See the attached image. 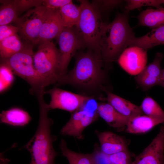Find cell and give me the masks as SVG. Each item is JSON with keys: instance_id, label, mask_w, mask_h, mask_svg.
Segmentation results:
<instances>
[{"instance_id": "1", "label": "cell", "mask_w": 164, "mask_h": 164, "mask_svg": "<svg viewBox=\"0 0 164 164\" xmlns=\"http://www.w3.org/2000/svg\"><path fill=\"white\" fill-rule=\"evenodd\" d=\"M75 55L73 68L62 77L58 83L69 84L91 93L98 91L104 92L106 89L104 86L106 70L104 69L105 67L101 53L87 49Z\"/></svg>"}, {"instance_id": "2", "label": "cell", "mask_w": 164, "mask_h": 164, "mask_svg": "<svg viewBox=\"0 0 164 164\" xmlns=\"http://www.w3.org/2000/svg\"><path fill=\"white\" fill-rule=\"evenodd\" d=\"M43 95L37 97L39 108V122L37 130L29 142L23 147L30 152V164H56L54 162L57 152L53 144L57 137L51 133L53 121L48 116L50 110L49 104L44 100Z\"/></svg>"}, {"instance_id": "3", "label": "cell", "mask_w": 164, "mask_h": 164, "mask_svg": "<svg viewBox=\"0 0 164 164\" xmlns=\"http://www.w3.org/2000/svg\"><path fill=\"white\" fill-rule=\"evenodd\" d=\"M128 12L118 13L111 23H106L100 39L99 50L105 69L118 59L135 37L130 26Z\"/></svg>"}, {"instance_id": "4", "label": "cell", "mask_w": 164, "mask_h": 164, "mask_svg": "<svg viewBox=\"0 0 164 164\" xmlns=\"http://www.w3.org/2000/svg\"><path fill=\"white\" fill-rule=\"evenodd\" d=\"M81 15L74 28L80 39L84 48L99 53L101 37L106 24L97 9L87 0H80Z\"/></svg>"}, {"instance_id": "5", "label": "cell", "mask_w": 164, "mask_h": 164, "mask_svg": "<svg viewBox=\"0 0 164 164\" xmlns=\"http://www.w3.org/2000/svg\"><path fill=\"white\" fill-rule=\"evenodd\" d=\"M34 54L30 46H25L18 53L2 59V64L8 66L13 74L26 81L31 86V92L35 94L44 90L47 85L34 68Z\"/></svg>"}, {"instance_id": "6", "label": "cell", "mask_w": 164, "mask_h": 164, "mask_svg": "<svg viewBox=\"0 0 164 164\" xmlns=\"http://www.w3.org/2000/svg\"><path fill=\"white\" fill-rule=\"evenodd\" d=\"M59 58V50L51 41L40 43L34 54V68L47 86L60 81Z\"/></svg>"}, {"instance_id": "7", "label": "cell", "mask_w": 164, "mask_h": 164, "mask_svg": "<svg viewBox=\"0 0 164 164\" xmlns=\"http://www.w3.org/2000/svg\"><path fill=\"white\" fill-rule=\"evenodd\" d=\"M95 99L92 97L81 108L73 112L68 121L60 131L62 135L79 139L83 138L84 130L95 121L99 116L97 112L98 103Z\"/></svg>"}, {"instance_id": "8", "label": "cell", "mask_w": 164, "mask_h": 164, "mask_svg": "<svg viewBox=\"0 0 164 164\" xmlns=\"http://www.w3.org/2000/svg\"><path fill=\"white\" fill-rule=\"evenodd\" d=\"M57 38L60 47L59 73L60 80L67 73L68 66L72 57L78 50L84 47L73 27H65Z\"/></svg>"}, {"instance_id": "9", "label": "cell", "mask_w": 164, "mask_h": 164, "mask_svg": "<svg viewBox=\"0 0 164 164\" xmlns=\"http://www.w3.org/2000/svg\"><path fill=\"white\" fill-rule=\"evenodd\" d=\"M48 10L41 6L29 9L15 20L19 32L23 37L34 44L38 43L39 34Z\"/></svg>"}, {"instance_id": "10", "label": "cell", "mask_w": 164, "mask_h": 164, "mask_svg": "<svg viewBox=\"0 0 164 164\" xmlns=\"http://www.w3.org/2000/svg\"><path fill=\"white\" fill-rule=\"evenodd\" d=\"M51 97L50 109H59L73 112L81 108L93 96L78 94L54 87L46 92Z\"/></svg>"}, {"instance_id": "11", "label": "cell", "mask_w": 164, "mask_h": 164, "mask_svg": "<svg viewBox=\"0 0 164 164\" xmlns=\"http://www.w3.org/2000/svg\"><path fill=\"white\" fill-rule=\"evenodd\" d=\"M147 50L136 46L126 48L118 59L119 64L127 73L137 75L145 67Z\"/></svg>"}, {"instance_id": "12", "label": "cell", "mask_w": 164, "mask_h": 164, "mask_svg": "<svg viewBox=\"0 0 164 164\" xmlns=\"http://www.w3.org/2000/svg\"><path fill=\"white\" fill-rule=\"evenodd\" d=\"M132 164H164V126Z\"/></svg>"}, {"instance_id": "13", "label": "cell", "mask_w": 164, "mask_h": 164, "mask_svg": "<svg viewBox=\"0 0 164 164\" xmlns=\"http://www.w3.org/2000/svg\"><path fill=\"white\" fill-rule=\"evenodd\" d=\"M65 28L60 9H48L39 34L38 43L51 41L57 38Z\"/></svg>"}, {"instance_id": "14", "label": "cell", "mask_w": 164, "mask_h": 164, "mask_svg": "<svg viewBox=\"0 0 164 164\" xmlns=\"http://www.w3.org/2000/svg\"><path fill=\"white\" fill-rule=\"evenodd\" d=\"M163 58L162 53H156L153 62L146 66L135 77L136 82L143 90H148L158 85L162 70L161 64Z\"/></svg>"}, {"instance_id": "15", "label": "cell", "mask_w": 164, "mask_h": 164, "mask_svg": "<svg viewBox=\"0 0 164 164\" xmlns=\"http://www.w3.org/2000/svg\"><path fill=\"white\" fill-rule=\"evenodd\" d=\"M101 151L108 155H111L127 149L126 143L121 136L110 131L96 130Z\"/></svg>"}, {"instance_id": "16", "label": "cell", "mask_w": 164, "mask_h": 164, "mask_svg": "<svg viewBox=\"0 0 164 164\" xmlns=\"http://www.w3.org/2000/svg\"><path fill=\"white\" fill-rule=\"evenodd\" d=\"M106 97L104 99L118 112L130 119L144 114L140 106L118 96L107 89L104 90Z\"/></svg>"}, {"instance_id": "17", "label": "cell", "mask_w": 164, "mask_h": 164, "mask_svg": "<svg viewBox=\"0 0 164 164\" xmlns=\"http://www.w3.org/2000/svg\"><path fill=\"white\" fill-rule=\"evenodd\" d=\"M162 123H164V117L139 115L129 119L125 127L126 132L131 134L144 133L157 125Z\"/></svg>"}, {"instance_id": "18", "label": "cell", "mask_w": 164, "mask_h": 164, "mask_svg": "<svg viewBox=\"0 0 164 164\" xmlns=\"http://www.w3.org/2000/svg\"><path fill=\"white\" fill-rule=\"evenodd\" d=\"M97 112L110 127L117 129L125 127L129 119L121 114L108 103H98Z\"/></svg>"}, {"instance_id": "19", "label": "cell", "mask_w": 164, "mask_h": 164, "mask_svg": "<svg viewBox=\"0 0 164 164\" xmlns=\"http://www.w3.org/2000/svg\"><path fill=\"white\" fill-rule=\"evenodd\" d=\"M164 44V25L153 28L145 35L131 39L128 46H136L147 50L155 46Z\"/></svg>"}, {"instance_id": "20", "label": "cell", "mask_w": 164, "mask_h": 164, "mask_svg": "<svg viewBox=\"0 0 164 164\" xmlns=\"http://www.w3.org/2000/svg\"><path fill=\"white\" fill-rule=\"evenodd\" d=\"M0 123L14 126H24L31 120L29 114L25 110L14 108L3 111L0 114Z\"/></svg>"}, {"instance_id": "21", "label": "cell", "mask_w": 164, "mask_h": 164, "mask_svg": "<svg viewBox=\"0 0 164 164\" xmlns=\"http://www.w3.org/2000/svg\"><path fill=\"white\" fill-rule=\"evenodd\" d=\"M138 25L154 28L164 25V8L148 9L137 17Z\"/></svg>"}, {"instance_id": "22", "label": "cell", "mask_w": 164, "mask_h": 164, "mask_svg": "<svg viewBox=\"0 0 164 164\" xmlns=\"http://www.w3.org/2000/svg\"><path fill=\"white\" fill-rule=\"evenodd\" d=\"M81 12L80 5L73 2L61 8L60 12L64 27L72 28L75 26L79 21Z\"/></svg>"}, {"instance_id": "23", "label": "cell", "mask_w": 164, "mask_h": 164, "mask_svg": "<svg viewBox=\"0 0 164 164\" xmlns=\"http://www.w3.org/2000/svg\"><path fill=\"white\" fill-rule=\"evenodd\" d=\"M24 46L17 34L8 37L0 42L1 58H9L22 50Z\"/></svg>"}, {"instance_id": "24", "label": "cell", "mask_w": 164, "mask_h": 164, "mask_svg": "<svg viewBox=\"0 0 164 164\" xmlns=\"http://www.w3.org/2000/svg\"><path fill=\"white\" fill-rule=\"evenodd\" d=\"M60 148L63 155L67 159L69 164H95L91 153H81L70 150L64 139L61 140Z\"/></svg>"}, {"instance_id": "25", "label": "cell", "mask_w": 164, "mask_h": 164, "mask_svg": "<svg viewBox=\"0 0 164 164\" xmlns=\"http://www.w3.org/2000/svg\"><path fill=\"white\" fill-rule=\"evenodd\" d=\"M0 9V26L7 25L18 18L19 13L15 0L3 1Z\"/></svg>"}, {"instance_id": "26", "label": "cell", "mask_w": 164, "mask_h": 164, "mask_svg": "<svg viewBox=\"0 0 164 164\" xmlns=\"http://www.w3.org/2000/svg\"><path fill=\"white\" fill-rule=\"evenodd\" d=\"M143 114L154 117H164V111L152 97L147 96L140 106Z\"/></svg>"}, {"instance_id": "27", "label": "cell", "mask_w": 164, "mask_h": 164, "mask_svg": "<svg viewBox=\"0 0 164 164\" xmlns=\"http://www.w3.org/2000/svg\"><path fill=\"white\" fill-rule=\"evenodd\" d=\"M125 1L127 4L125 9L127 12L144 6H152L156 9L162 7L160 0H128Z\"/></svg>"}, {"instance_id": "28", "label": "cell", "mask_w": 164, "mask_h": 164, "mask_svg": "<svg viewBox=\"0 0 164 164\" xmlns=\"http://www.w3.org/2000/svg\"><path fill=\"white\" fill-rule=\"evenodd\" d=\"M0 92L9 87L13 80V73L8 66L1 64L0 68Z\"/></svg>"}, {"instance_id": "29", "label": "cell", "mask_w": 164, "mask_h": 164, "mask_svg": "<svg viewBox=\"0 0 164 164\" xmlns=\"http://www.w3.org/2000/svg\"><path fill=\"white\" fill-rule=\"evenodd\" d=\"M109 164H132L131 155L128 149L109 155Z\"/></svg>"}, {"instance_id": "30", "label": "cell", "mask_w": 164, "mask_h": 164, "mask_svg": "<svg viewBox=\"0 0 164 164\" xmlns=\"http://www.w3.org/2000/svg\"><path fill=\"white\" fill-rule=\"evenodd\" d=\"M122 2L121 0H93L91 4L101 15L104 12L110 11Z\"/></svg>"}, {"instance_id": "31", "label": "cell", "mask_w": 164, "mask_h": 164, "mask_svg": "<svg viewBox=\"0 0 164 164\" xmlns=\"http://www.w3.org/2000/svg\"><path fill=\"white\" fill-rule=\"evenodd\" d=\"M19 12L24 11L32 7L43 6V0H15Z\"/></svg>"}, {"instance_id": "32", "label": "cell", "mask_w": 164, "mask_h": 164, "mask_svg": "<svg viewBox=\"0 0 164 164\" xmlns=\"http://www.w3.org/2000/svg\"><path fill=\"white\" fill-rule=\"evenodd\" d=\"M19 30V28L17 26L8 24L0 26V42L17 34Z\"/></svg>"}, {"instance_id": "33", "label": "cell", "mask_w": 164, "mask_h": 164, "mask_svg": "<svg viewBox=\"0 0 164 164\" xmlns=\"http://www.w3.org/2000/svg\"><path fill=\"white\" fill-rule=\"evenodd\" d=\"M72 2L71 0H44L43 5L48 9H57Z\"/></svg>"}, {"instance_id": "34", "label": "cell", "mask_w": 164, "mask_h": 164, "mask_svg": "<svg viewBox=\"0 0 164 164\" xmlns=\"http://www.w3.org/2000/svg\"><path fill=\"white\" fill-rule=\"evenodd\" d=\"M158 85L164 87V68L162 69Z\"/></svg>"}, {"instance_id": "35", "label": "cell", "mask_w": 164, "mask_h": 164, "mask_svg": "<svg viewBox=\"0 0 164 164\" xmlns=\"http://www.w3.org/2000/svg\"><path fill=\"white\" fill-rule=\"evenodd\" d=\"M161 2L162 4H164V0H161Z\"/></svg>"}]
</instances>
